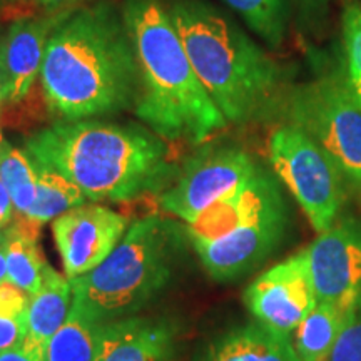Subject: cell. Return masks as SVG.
I'll list each match as a JSON object with an SVG mask.
<instances>
[{
    "label": "cell",
    "mask_w": 361,
    "mask_h": 361,
    "mask_svg": "<svg viewBox=\"0 0 361 361\" xmlns=\"http://www.w3.org/2000/svg\"><path fill=\"white\" fill-rule=\"evenodd\" d=\"M258 169L259 166L243 149L204 147L184 164L173 184L161 194V207L191 224L216 202L238 191Z\"/></svg>",
    "instance_id": "8"
},
{
    "label": "cell",
    "mask_w": 361,
    "mask_h": 361,
    "mask_svg": "<svg viewBox=\"0 0 361 361\" xmlns=\"http://www.w3.org/2000/svg\"><path fill=\"white\" fill-rule=\"evenodd\" d=\"M27 336V322L0 316V353L20 348Z\"/></svg>",
    "instance_id": "26"
},
{
    "label": "cell",
    "mask_w": 361,
    "mask_h": 361,
    "mask_svg": "<svg viewBox=\"0 0 361 361\" xmlns=\"http://www.w3.org/2000/svg\"><path fill=\"white\" fill-rule=\"evenodd\" d=\"M169 11L197 78L228 123L264 119L284 104L283 67L223 13L202 0H176Z\"/></svg>",
    "instance_id": "4"
},
{
    "label": "cell",
    "mask_w": 361,
    "mask_h": 361,
    "mask_svg": "<svg viewBox=\"0 0 361 361\" xmlns=\"http://www.w3.org/2000/svg\"><path fill=\"white\" fill-rule=\"evenodd\" d=\"M271 47L283 42L290 0H224Z\"/></svg>",
    "instance_id": "21"
},
{
    "label": "cell",
    "mask_w": 361,
    "mask_h": 361,
    "mask_svg": "<svg viewBox=\"0 0 361 361\" xmlns=\"http://www.w3.org/2000/svg\"><path fill=\"white\" fill-rule=\"evenodd\" d=\"M179 246L173 221H135L101 264L71 279L72 308L101 324L135 313L169 283Z\"/></svg>",
    "instance_id": "5"
},
{
    "label": "cell",
    "mask_w": 361,
    "mask_h": 361,
    "mask_svg": "<svg viewBox=\"0 0 361 361\" xmlns=\"http://www.w3.org/2000/svg\"><path fill=\"white\" fill-rule=\"evenodd\" d=\"M197 361H301L293 340L259 322L224 333L207 345Z\"/></svg>",
    "instance_id": "15"
},
{
    "label": "cell",
    "mask_w": 361,
    "mask_h": 361,
    "mask_svg": "<svg viewBox=\"0 0 361 361\" xmlns=\"http://www.w3.org/2000/svg\"><path fill=\"white\" fill-rule=\"evenodd\" d=\"M126 229L128 218L97 204H82L59 216L52 224V234L66 276L79 278L101 264Z\"/></svg>",
    "instance_id": "12"
},
{
    "label": "cell",
    "mask_w": 361,
    "mask_h": 361,
    "mask_svg": "<svg viewBox=\"0 0 361 361\" xmlns=\"http://www.w3.org/2000/svg\"><path fill=\"white\" fill-rule=\"evenodd\" d=\"M27 154L92 201H130L168 189L178 176L159 135L134 124L62 121L35 133Z\"/></svg>",
    "instance_id": "2"
},
{
    "label": "cell",
    "mask_w": 361,
    "mask_h": 361,
    "mask_svg": "<svg viewBox=\"0 0 361 361\" xmlns=\"http://www.w3.org/2000/svg\"><path fill=\"white\" fill-rule=\"evenodd\" d=\"M318 303L351 311L361 301V224L343 218L305 250Z\"/></svg>",
    "instance_id": "10"
},
{
    "label": "cell",
    "mask_w": 361,
    "mask_h": 361,
    "mask_svg": "<svg viewBox=\"0 0 361 361\" xmlns=\"http://www.w3.org/2000/svg\"><path fill=\"white\" fill-rule=\"evenodd\" d=\"M8 281L7 279V261H6V251L4 247L0 250V284Z\"/></svg>",
    "instance_id": "31"
},
{
    "label": "cell",
    "mask_w": 361,
    "mask_h": 361,
    "mask_svg": "<svg viewBox=\"0 0 361 361\" xmlns=\"http://www.w3.org/2000/svg\"><path fill=\"white\" fill-rule=\"evenodd\" d=\"M286 226L288 211L281 196L219 238L192 246L209 276L228 281L263 263L281 243Z\"/></svg>",
    "instance_id": "9"
},
{
    "label": "cell",
    "mask_w": 361,
    "mask_h": 361,
    "mask_svg": "<svg viewBox=\"0 0 361 361\" xmlns=\"http://www.w3.org/2000/svg\"><path fill=\"white\" fill-rule=\"evenodd\" d=\"M101 326L71 306L66 323L47 343L45 361H96Z\"/></svg>",
    "instance_id": "20"
},
{
    "label": "cell",
    "mask_w": 361,
    "mask_h": 361,
    "mask_svg": "<svg viewBox=\"0 0 361 361\" xmlns=\"http://www.w3.org/2000/svg\"><path fill=\"white\" fill-rule=\"evenodd\" d=\"M269 161L316 233L336 223L343 204V176L326 152L293 124L281 126L269 137Z\"/></svg>",
    "instance_id": "7"
},
{
    "label": "cell",
    "mask_w": 361,
    "mask_h": 361,
    "mask_svg": "<svg viewBox=\"0 0 361 361\" xmlns=\"http://www.w3.org/2000/svg\"><path fill=\"white\" fill-rule=\"evenodd\" d=\"M0 361H45L39 356H35L30 351H27L25 348H16L11 351H6V353H0Z\"/></svg>",
    "instance_id": "29"
},
{
    "label": "cell",
    "mask_w": 361,
    "mask_h": 361,
    "mask_svg": "<svg viewBox=\"0 0 361 361\" xmlns=\"http://www.w3.org/2000/svg\"><path fill=\"white\" fill-rule=\"evenodd\" d=\"M326 361H361V301L350 311Z\"/></svg>",
    "instance_id": "24"
},
{
    "label": "cell",
    "mask_w": 361,
    "mask_h": 361,
    "mask_svg": "<svg viewBox=\"0 0 361 361\" xmlns=\"http://www.w3.org/2000/svg\"><path fill=\"white\" fill-rule=\"evenodd\" d=\"M7 101V69H6V54L4 44L0 42V106Z\"/></svg>",
    "instance_id": "30"
},
{
    "label": "cell",
    "mask_w": 361,
    "mask_h": 361,
    "mask_svg": "<svg viewBox=\"0 0 361 361\" xmlns=\"http://www.w3.org/2000/svg\"><path fill=\"white\" fill-rule=\"evenodd\" d=\"M0 178L11 192L16 214L25 216L37 192V173L32 157L8 146L0 157Z\"/></svg>",
    "instance_id": "22"
},
{
    "label": "cell",
    "mask_w": 361,
    "mask_h": 361,
    "mask_svg": "<svg viewBox=\"0 0 361 361\" xmlns=\"http://www.w3.org/2000/svg\"><path fill=\"white\" fill-rule=\"evenodd\" d=\"M343 47L346 80L361 106V4L351 2L343 12Z\"/></svg>",
    "instance_id": "23"
},
{
    "label": "cell",
    "mask_w": 361,
    "mask_h": 361,
    "mask_svg": "<svg viewBox=\"0 0 361 361\" xmlns=\"http://www.w3.org/2000/svg\"><path fill=\"white\" fill-rule=\"evenodd\" d=\"M350 311L318 303L295 329V346L301 361H326L340 336Z\"/></svg>",
    "instance_id": "18"
},
{
    "label": "cell",
    "mask_w": 361,
    "mask_h": 361,
    "mask_svg": "<svg viewBox=\"0 0 361 361\" xmlns=\"http://www.w3.org/2000/svg\"><path fill=\"white\" fill-rule=\"evenodd\" d=\"M62 16L25 17L11 25L4 44L7 69V101L20 102L40 78L45 49Z\"/></svg>",
    "instance_id": "14"
},
{
    "label": "cell",
    "mask_w": 361,
    "mask_h": 361,
    "mask_svg": "<svg viewBox=\"0 0 361 361\" xmlns=\"http://www.w3.org/2000/svg\"><path fill=\"white\" fill-rule=\"evenodd\" d=\"M11 146V144H8L6 139H4V135H2V130H0V157H2V154L4 152L7 151V147Z\"/></svg>",
    "instance_id": "34"
},
{
    "label": "cell",
    "mask_w": 361,
    "mask_h": 361,
    "mask_svg": "<svg viewBox=\"0 0 361 361\" xmlns=\"http://www.w3.org/2000/svg\"><path fill=\"white\" fill-rule=\"evenodd\" d=\"M30 295L19 286L6 281L0 284V316L27 322Z\"/></svg>",
    "instance_id": "25"
},
{
    "label": "cell",
    "mask_w": 361,
    "mask_h": 361,
    "mask_svg": "<svg viewBox=\"0 0 361 361\" xmlns=\"http://www.w3.org/2000/svg\"><path fill=\"white\" fill-rule=\"evenodd\" d=\"M7 239H8V226L0 224V250H2V247H6Z\"/></svg>",
    "instance_id": "33"
},
{
    "label": "cell",
    "mask_w": 361,
    "mask_h": 361,
    "mask_svg": "<svg viewBox=\"0 0 361 361\" xmlns=\"http://www.w3.org/2000/svg\"><path fill=\"white\" fill-rule=\"evenodd\" d=\"M174 350L173 323L129 316L102 324L96 361H171Z\"/></svg>",
    "instance_id": "13"
},
{
    "label": "cell",
    "mask_w": 361,
    "mask_h": 361,
    "mask_svg": "<svg viewBox=\"0 0 361 361\" xmlns=\"http://www.w3.org/2000/svg\"><path fill=\"white\" fill-rule=\"evenodd\" d=\"M13 214H16V207H13L11 192L4 184L2 178H0V224H11L13 221Z\"/></svg>",
    "instance_id": "27"
},
{
    "label": "cell",
    "mask_w": 361,
    "mask_h": 361,
    "mask_svg": "<svg viewBox=\"0 0 361 361\" xmlns=\"http://www.w3.org/2000/svg\"><path fill=\"white\" fill-rule=\"evenodd\" d=\"M124 22L139 66L135 116L164 141L201 144L228 121L197 78L161 0H126Z\"/></svg>",
    "instance_id": "3"
},
{
    "label": "cell",
    "mask_w": 361,
    "mask_h": 361,
    "mask_svg": "<svg viewBox=\"0 0 361 361\" xmlns=\"http://www.w3.org/2000/svg\"><path fill=\"white\" fill-rule=\"evenodd\" d=\"M34 161V159H32ZM35 173H37V192L35 201L27 211L25 218L32 223L42 226L49 221L57 219L74 207L82 206L85 194L75 186L72 180L59 174L57 171L45 168L34 161Z\"/></svg>",
    "instance_id": "19"
},
{
    "label": "cell",
    "mask_w": 361,
    "mask_h": 361,
    "mask_svg": "<svg viewBox=\"0 0 361 361\" xmlns=\"http://www.w3.org/2000/svg\"><path fill=\"white\" fill-rule=\"evenodd\" d=\"M256 322L290 336L316 305V293L305 250L274 264L252 281L245 293Z\"/></svg>",
    "instance_id": "11"
},
{
    "label": "cell",
    "mask_w": 361,
    "mask_h": 361,
    "mask_svg": "<svg viewBox=\"0 0 361 361\" xmlns=\"http://www.w3.org/2000/svg\"><path fill=\"white\" fill-rule=\"evenodd\" d=\"M30 2L40 4V6H45V7H59L64 2H67V0H30Z\"/></svg>",
    "instance_id": "32"
},
{
    "label": "cell",
    "mask_w": 361,
    "mask_h": 361,
    "mask_svg": "<svg viewBox=\"0 0 361 361\" xmlns=\"http://www.w3.org/2000/svg\"><path fill=\"white\" fill-rule=\"evenodd\" d=\"M293 126L326 152L340 174L361 188V106L341 75H323L288 94Z\"/></svg>",
    "instance_id": "6"
},
{
    "label": "cell",
    "mask_w": 361,
    "mask_h": 361,
    "mask_svg": "<svg viewBox=\"0 0 361 361\" xmlns=\"http://www.w3.org/2000/svg\"><path fill=\"white\" fill-rule=\"evenodd\" d=\"M39 224L27 219L25 216H17V219L8 224V239L4 247L7 279L30 296L42 286L44 271L47 266L39 247Z\"/></svg>",
    "instance_id": "17"
},
{
    "label": "cell",
    "mask_w": 361,
    "mask_h": 361,
    "mask_svg": "<svg viewBox=\"0 0 361 361\" xmlns=\"http://www.w3.org/2000/svg\"><path fill=\"white\" fill-rule=\"evenodd\" d=\"M72 306V284L67 276L45 266L40 290L30 296L27 313V336L22 348L45 360L47 343L66 323Z\"/></svg>",
    "instance_id": "16"
},
{
    "label": "cell",
    "mask_w": 361,
    "mask_h": 361,
    "mask_svg": "<svg viewBox=\"0 0 361 361\" xmlns=\"http://www.w3.org/2000/svg\"><path fill=\"white\" fill-rule=\"evenodd\" d=\"M301 12L305 13L306 17H311V19H322L326 12L328 0H300Z\"/></svg>",
    "instance_id": "28"
},
{
    "label": "cell",
    "mask_w": 361,
    "mask_h": 361,
    "mask_svg": "<svg viewBox=\"0 0 361 361\" xmlns=\"http://www.w3.org/2000/svg\"><path fill=\"white\" fill-rule=\"evenodd\" d=\"M40 84L49 109L64 121L135 106L141 80L123 12L101 2L64 13L45 49Z\"/></svg>",
    "instance_id": "1"
}]
</instances>
